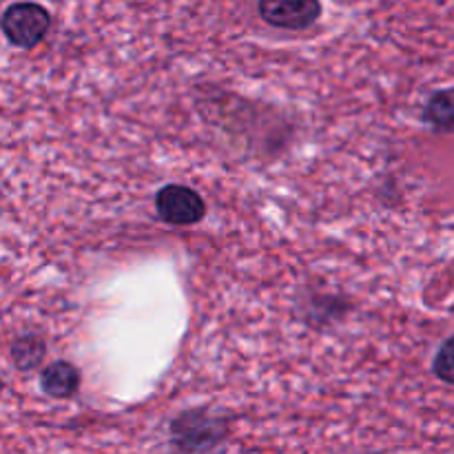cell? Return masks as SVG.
<instances>
[{
    "label": "cell",
    "instance_id": "6da1fadb",
    "mask_svg": "<svg viewBox=\"0 0 454 454\" xmlns=\"http://www.w3.org/2000/svg\"><path fill=\"white\" fill-rule=\"evenodd\" d=\"M229 424L222 415L208 408L184 411L171 421L168 434L171 443L180 454H208L222 446Z\"/></svg>",
    "mask_w": 454,
    "mask_h": 454
},
{
    "label": "cell",
    "instance_id": "7a4b0ae2",
    "mask_svg": "<svg viewBox=\"0 0 454 454\" xmlns=\"http://www.w3.org/2000/svg\"><path fill=\"white\" fill-rule=\"evenodd\" d=\"M51 27V13L38 3H13L4 9L0 18V29L4 38L18 49H34L47 38Z\"/></svg>",
    "mask_w": 454,
    "mask_h": 454
},
{
    "label": "cell",
    "instance_id": "3957f363",
    "mask_svg": "<svg viewBox=\"0 0 454 454\" xmlns=\"http://www.w3.org/2000/svg\"><path fill=\"white\" fill-rule=\"evenodd\" d=\"M155 211L168 226H195L207 215V204L191 186L167 184L155 193Z\"/></svg>",
    "mask_w": 454,
    "mask_h": 454
},
{
    "label": "cell",
    "instance_id": "277c9868",
    "mask_svg": "<svg viewBox=\"0 0 454 454\" xmlns=\"http://www.w3.org/2000/svg\"><path fill=\"white\" fill-rule=\"evenodd\" d=\"M262 20L275 29L304 31L322 16L319 0H260L257 3Z\"/></svg>",
    "mask_w": 454,
    "mask_h": 454
},
{
    "label": "cell",
    "instance_id": "5b68a950",
    "mask_svg": "<svg viewBox=\"0 0 454 454\" xmlns=\"http://www.w3.org/2000/svg\"><path fill=\"white\" fill-rule=\"evenodd\" d=\"M80 371L69 362H53L40 372V388L53 399H69L80 388Z\"/></svg>",
    "mask_w": 454,
    "mask_h": 454
},
{
    "label": "cell",
    "instance_id": "8992f818",
    "mask_svg": "<svg viewBox=\"0 0 454 454\" xmlns=\"http://www.w3.org/2000/svg\"><path fill=\"white\" fill-rule=\"evenodd\" d=\"M424 120L434 131L450 133L454 127V102L450 89L434 91L424 106Z\"/></svg>",
    "mask_w": 454,
    "mask_h": 454
},
{
    "label": "cell",
    "instance_id": "52a82bcc",
    "mask_svg": "<svg viewBox=\"0 0 454 454\" xmlns=\"http://www.w3.org/2000/svg\"><path fill=\"white\" fill-rule=\"evenodd\" d=\"M12 362L18 371H31L43 364L44 341L38 335H20L12 341Z\"/></svg>",
    "mask_w": 454,
    "mask_h": 454
},
{
    "label": "cell",
    "instance_id": "ba28073f",
    "mask_svg": "<svg viewBox=\"0 0 454 454\" xmlns=\"http://www.w3.org/2000/svg\"><path fill=\"white\" fill-rule=\"evenodd\" d=\"M433 371L443 384L452 386L454 384V375H452V337H446L442 341V348H439L437 357L433 362Z\"/></svg>",
    "mask_w": 454,
    "mask_h": 454
},
{
    "label": "cell",
    "instance_id": "9c48e42d",
    "mask_svg": "<svg viewBox=\"0 0 454 454\" xmlns=\"http://www.w3.org/2000/svg\"><path fill=\"white\" fill-rule=\"evenodd\" d=\"M3 388H4V384H3V380H0V393H3Z\"/></svg>",
    "mask_w": 454,
    "mask_h": 454
}]
</instances>
